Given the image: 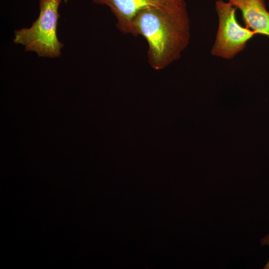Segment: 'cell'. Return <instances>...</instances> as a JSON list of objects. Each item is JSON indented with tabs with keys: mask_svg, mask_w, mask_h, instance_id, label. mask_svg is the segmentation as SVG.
<instances>
[{
	"mask_svg": "<svg viewBox=\"0 0 269 269\" xmlns=\"http://www.w3.org/2000/svg\"><path fill=\"white\" fill-rule=\"evenodd\" d=\"M133 35L148 44L147 60L155 70L162 69L181 57L190 39V23L185 0L139 11L132 21Z\"/></svg>",
	"mask_w": 269,
	"mask_h": 269,
	"instance_id": "cell-1",
	"label": "cell"
},
{
	"mask_svg": "<svg viewBox=\"0 0 269 269\" xmlns=\"http://www.w3.org/2000/svg\"><path fill=\"white\" fill-rule=\"evenodd\" d=\"M62 0H39V14L29 28L14 31L13 42L24 47L26 51L38 56L56 58L61 54L63 44L57 37L58 9Z\"/></svg>",
	"mask_w": 269,
	"mask_h": 269,
	"instance_id": "cell-2",
	"label": "cell"
},
{
	"mask_svg": "<svg viewBox=\"0 0 269 269\" xmlns=\"http://www.w3.org/2000/svg\"><path fill=\"white\" fill-rule=\"evenodd\" d=\"M215 9L218 27L210 53L215 57L231 59L246 48L248 41L256 34L239 23L236 16L237 8L230 2L217 0Z\"/></svg>",
	"mask_w": 269,
	"mask_h": 269,
	"instance_id": "cell-3",
	"label": "cell"
},
{
	"mask_svg": "<svg viewBox=\"0 0 269 269\" xmlns=\"http://www.w3.org/2000/svg\"><path fill=\"white\" fill-rule=\"evenodd\" d=\"M174 0H93L107 6L116 17V26L124 34L133 35L132 21L143 9L163 5Z\"/></svg>",
	"mask_w": 269,
	"mask_h": 269,
	"instance_id": "cell-4",
	"label": "cell"
},
{
	"mask_svg": "<svg viewBox=\"0 0 269 269\" xmlns=\"http://www.w3.org/2000/svg\"><path fill=\"white\" fill-rule=\"evenodd\" d=\"M242 13L245 26L256 34L269 37V12L265 0H228Z\"/></svg>",
	"mask_w": 269,
	"mask_h": 269,
	"instance_id": "cell-5",
	"label": "cell"
},
{
	"mask_svg": "<svg viewBox=\"0 0 269 269\" xmlns=\"http://www.w3.org/2000/svg\"><path fill=\"white\" fill-rule=\"evenodd\" d=\"M261 245L263 246H268L269 247V234L264 236L260 239ZM264 269H269V259L265 265Z\"/></svg>",
	"mask_w": 269,
	"mask_h": 269,
	"instance_id": "cell-6",
	"label": "cell"
},
{
	"mask_svg": "<svg viewBox=\"0 0 269 269\" xmlns=\"http://www.w3.org/2000/svg\"><path fill=\"white\" fill-rule=\"evenodd\" d=\"M64 2H67L69 0H62Z\"/></svg>",
	"mask_w": 269,
	"mask_h": 269,
	"instance_id": "cell-7",
	"label": "cell"
}]
</instances>
